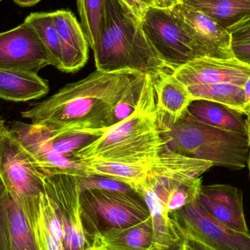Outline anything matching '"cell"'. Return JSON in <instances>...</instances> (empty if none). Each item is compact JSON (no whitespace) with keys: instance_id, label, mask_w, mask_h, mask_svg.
Returning a JSON list of instances; mask_svg holds the SVG:
<instances>
[{"instance_id":"obj_1","label":"cell","mask_w":250,"mask_h":250,"mask_svg":"<svg viewBox=\"0 0 250 250\" xmlns=\"http://www.w3.org/2000/svg\"><path fill=\"white\" fill-rule=\"evenodd\" d=\"M146 76L132 70H96L82 80L67 83L21 116L32 124L58 130L105 131L115 125L117 105Z\"/></svg>"},{"instance_id":"obj_2","label":"cell","mask_w":250,"mask_h":250,"mask_svg":"<svg viewBox=\"0 0 250 250\" xmlns=\"http://www.w3.org/2000/svg\"><path fill=\"white\" fill-rule=\"evenodd\" d=\"M164 146L157 122L154 82L146 75L133 113L76 151L73 157L82 164L104 161L147 165L158 157Z\"/></svg>"},{"instance_id":"obj_3","label":"cell","mask_w":250,"mask_h":250,"mask_svg":"<svg viewBox=\"0 0 250 250\" xmlns=\"http://www.w3.org/2000/svg\"><path fill=\"white\" fill-rule=\"evenodd\" d=\"M97 70H132L155 78L173 70L143 30L141 20L123 0H105V21L93 46Z\"/></svg>"},{"instance_id":"obj_4","label":"cell","mask_w":250,"mask_h":250,"mask_svg":"<svg viewBox=\"0 0 250 250\" xmlns=\"http://www.w3.org/2000/svg\"><path fill=\"white\" fill-rule=\"evenodd\" d=\"M165 145L173 152L211 162L233 170L245 168L250 153L246 133L225 130L199 121L186 112L161 131Z\"/></svg>"},{"instance_id":"obj_5","label":"cell","mask_w":250,"mask_h":250,"mask_svg":"<svg viewBox=\"0 0 250 250\" xmlns=\"http://www.w3.org/2000/svg\"><path fill=\"white\" fill-rule=\"evenodd\" d=\"M10 129L42 174L71 173L85 176L84 166L73 154L95 141L105 131L76 132L15 122Z\"/></svg>"},{"instance_id":"obj_6","label":"cell","mask_w":250,"mask_h":250,"mask_svg":"<svg viewBox=\"0 0 250 250\" xmlns=\"http://www.w3.org/2000/svg\"><path fill=\"white\" fill-rule=\"evenodd\" d=\"M80 205L82 225L92 245L99 233L135 226L151 217L136 192L86 189L81 192Z\"/></svg>"},{"instance_id":"obj_7","label":"cell","mask_w":250,"mask_h":250,"mask_svg":"<svg viewBox=\"0 0 250 250\" xmlns=\"http://www.w3.org/2000/svg\"><path fill=\"white\" fill-rule=\"evenodd\" d=\"M0 176L10 196L34 226L43 192V179L32 157L10 129L0 137Z\"/></svg>"},{"instance_id":"obj_8","label":"cell","mask_w":250,"mask_h":250,"mask_svg":"<svg viewBox=\"0 0 250 250\" xmlns=\"http://www.w3.org/2000/svg\"><path fill=\"white\" fill-rule=\"evenodd\" d=\"M141 25L148 41L173 71L204 57L170 8L147 7Z\"/></svg>"},{"instance_id":"obj_9","label":"cell","mask_w":250,"mask_h":250,"mask_svg":"<svg viewBox=\"0 0 250 250\" xmlns=\"http://www.w3.org/2000/svg\"><path fill=\"white\" fill-rule=\"evenodd\" d=\"M43 192L55 211L65 250H85L92 246L81 217L79 175L71 173L42 174Z\"/></svg>"},{"instance_id":"obj_10","label":"cell","mask_w":250,"mask_h":250,"mask_svg":"<svg viewBox=\"0 0 250 250\" xmlns=\"http://www.w3.org/2000/svg\"><path fill=\"white\" fill-rule=\"evenodd\" d=\"M182 238H190L213 250H250V233L230 229L214 220L198 201L170 214Z\"/></svg>"},{"instance_id":"obj_11","label":"cell","mask_w":250,"mask_h":250,"mask_svg":"<svg viewBox=\"0 0 250 250\" xmlns=\"http://www.w3.org/2000/svg\"><path fill=\"white\" fill-rule=\"evenodd\" d=\"M54 60L35 28L26 21L0 33V70L36 73Z\"/></svg>"},{"instance_id":"obj_12","label":"cell","mask_w":250,"mask_h":250,"mask_svg":"<svg viewBox=\"0 0 250 250\" xmlns=\"http://www.w3.org/2000/svg\"><path fill=\"white\" fill-rule=\"evenodd\" d=\"M204 57L234 58L232 40L227 29L205 13L185 4L170 7Z\"/></svg>"},{"instance_id":"obj_13","label":"cell","mask_w":250,"mask_h":250,"mask_svg":"<svg viewBox=\"0 0 250 250\" xmlns=\"http://www.w3.org/2000/svg\"><path fill=\"white\" fill-rule=\"evenodd\" d=\"M187 86L229 83L244 86L250 77V65L236 58L204 57L179 66L173 71Z\"/></svg>"},{"instance_id":"obj_14","label":"cell","mask_w":250,"mask_h":250,"mask_svg":"<svg viewBox=\"0 0 250 250\" xmlns=\"http://www.w3.org/2000/svg\"><path fill=\"white\" fill-rule=\"evenodd\" d=\"M197 201L214 220L238 231L250 233L242 191L223 184L202 185Z\"/></svg>"},{"instance_id":"obj_15","label":"cell","mask_w":250,"mask_h":250,"mask_svg":"<svg viewBox=\"0 0 250 250\" xmlns=\"http://www.w3.org/2000/svg\"><path fill=\"white\" fill-rule=\"evenodd\" d=\"M62 51L61 71L75 73L86 64L89 43L76 16L70 10L52 12Z\"/></svg>"},{"instance_id":"obj_16","label":"cell","mask_w":250,"mask_h":250,"mask_svg":"<svg viewBox=\"0 0 250 250\" xmlns=\"http://www.w3.org/2000/svg\"><path fill=\"white\" fill-rule=\"evenodd\" d=\"M156 93L157 122L160 130L175 124L193 101L188 86L171 72H164L152 78Z\"/></svg>"},{"instance_id":"obj_17","label":"cell","mask_w":250,"mask_h":250,"mask_svg":"<svg viewBox=\"0 0 250 250\" xmlns=\"http://www.w3.org/2000/svg\"><path fill=\"white\" fill-rule=\"evenodd\" d=\"M92 246L105 250H154L151 217L135 226L99 233Z\"/></svg>"},{"instance_id":"obj_18","label":"cell","mask_w":250,"mask_h":250,"mask_svg":"<svg viewBox=\"0 0 250 250\" xmlns=\"http://www.w3.org/2000/svg\"><path fill=\"white\" fill-rule=\"evenodd\" d=\"M49 91L48 82L38 74L0 70V98L13 102L39 99Z\"/></svg>"},{"instance_id":"obj_19","label":"cell","mask_w":250,"mask_h":250,"mask_svg":"<svg viewBox=\"0 0 250 250\" xmlns=\"http://www.w3.org/2000/svg\"><path fill=\"white\" fill-rule=\"evenodd\" d=\"M191 116L214 127L247 134L245 114L223 104L205 100H195L189 104Z\"/></svg>"},{"instance_id":"obj_20","label":"cell","mask_w":250,"mask_h":250,"mask_svg":"<svg viewBox=\"0 0 250 250\" xmlns=\"http://www.w3.org/2000/svg\"><path fill=\"white\" fill-rule=\"evenodd\" d=\"M188 4L228 29L250 15V0H185Z\"/></svg>"},{"instance_id":"obj_21","label":"cell","mask_w":250,"mask_h":250,"mask_svg":"<svg viewBox=\"0 0 250 250\" xmlns=\"http://www.w3.org/2000/svg\"><path fill=\"white\" fill-rule=\"evenodd\" d=\"M33 228L40 250H65L60 223L44 192L41 195L39 212Z\"/></svg>"},{"instance_id":"obj_22","label":"cell","mask_w":250,"mask_h":250,"mask_svg":"<svg viewBox=\"0 0 250 250\" xmlns=\"http://www.w3.org/2000/svg\"><path fill=\"white\" fill-rule=\"evenodd\" d=\"M193 101L205 100L223 104L246 114V98L244 86L233 83L195 85L188 86Z\"/></svg>"},{"instance_id":"obj_23","label":"cell","mask_w":250,"mask_h":250,"mask_svg":"<svg viewBox=\"0 0 250 250\" xmlns=\"http://www.w3.org/2000/svg\"><path fill=\"white\" fill-rule=\"evenodd\" d=\"M83 165L85 176L96 175L111 178L127 184L132 188L145 180L150 166V164H128L104 161L90 162L83 163Z\"/></svg>"},{"instance_id":"obj_24","label":"cell","mask_w":250,"mask_h":250,"mask_svg":"<svg viewBox=\"0 0 250 250\" xmlns=\"http://www.w3.org/2000/svg\"><path fill=\"white\" fill-rule=\"evenodd\" d=\"M10 250H40L33 226L9 194Z\"/></svg>"},{"instance_id":"obj_25","label":"cell","mask_w":250,"mask_h":250,"mask_svg":"<svg viewBox=\"0 0 250 250\" xmlns=\"http://www.w3.org/2000/svg\"><path fill=\"white\" fill-rule=\"evenodd\" d=\"M24 21L30 23L38 32L40 38L46 46L54 60V67L59 70L62 67V51L60 39L56 29L52 12L32 13Z\"/></svg>"},{"instance_id":"obj_26","label":"cell","mask_w":250,"mask_h":250,"mask_svg":"<svg viewBox=\"0 0 250 250\" xmlns=\"http://www.w3.org/2000/svg\"><path fill=\"white\" fill-rule=\"evenodd\" d=\"M81 25L92 48L105 21V0H77Z\"/></svg>"},{"instance_id":"obj_27","label":"cell","mask_w":250,"mask_h":250,"mask_svg":"<svg viewBox=\"0 0 250 250\" xmlns=\"http://www.w3.org/2000/svg\"><path fill=\"white\" fill-rule=\"evenodd\" d=\"M200 177L182 179L173 184L166 192V207L169 215L196 201L202 186Z\"/></svg>"},{"instance_id":"obj_28","label":"cell","mask_w":250,"mask_h":250,"mask_svg":"<svg viewBox=\"0 0 250 250\" xmlns=\"http://www.w3.org/2000/svg\"><path fill=\"white\" fill-rule=\"evenodd\" d=\"M79 185H80L81 192L92 189L126 192H135V189L127 184L111 179V178L96 176V175L79 176Z\"/></svg>"},{"instance_id":"obj_29","label":"cell","mask_w":250,"mask_h":250,"mask_svg":"<svg viewBox=\"0 0 250 250\" xmlns=\"http://www.w3.org/2000/svg\"><path fill=\"white\" fill-rule=\"evenodd\" d=\"M0 250H10L9 193L0 176Z\"/></svg>"},{"instance_id":"obj_30","label":"cell","mask_w":250,"mask_h":250,"mask_svg":"<svg viewBox=\"0 0 250 250\" xmlns=\"http://www.w3.org/2000/svg\"><path fill=\"white\" fill-rule=\"evenodd\" d=\"M227 29L231 37L232 45L250 44V15Z\"/></svg>"},{"instance_id":"obj_31","label":"cell","mask_w":250,"mask_h":250,"mask_svg":"<svg viewBox=\"0 0 250 250\" xmlns=\"http://www.w3.org/2000/svg\"><path fill=\"white\" fill-rule=\"evenodd\" d=\"M235 58L250 65V44L232 45Z\"/></svg>"},{"instance_id":"obj_32","label":"cell","mask_w":250,"mask_h":250,"mask_svg":"<svg viewBox=\"0 0 250 250\" xmlns=\"http://www.w3.org/2000/svg\"><path fill=\"white\" fill-rule=\"evenodd\" d=\"M184 248L185 250H213L201 242H197L190 238H184Z\"/></svg>"},{"instance_id":"obj_33","label":"cell","mask_w":250,"mask_h":250,"mask_svg":"<svg viewBox=\"0 0 250 250\" xmlns=\"http://www.w3.org/2000/svg\"><path fill=\"white\" fill-rule=\"evenodd\" d=\"M145 7H157V8H170V0H140Z\"/></svg>"},{"instance_id":"obj_34","label":"cell","mask_w":250,"mask_h":250,"mask_svg":"<svg viewBox=\"0 0 250 250\" xmlns=\"http://www.w3.org/2000/svg\"><path fill=\"white\" fill-rule=\"evenodd\" d=\"M184 242L185 240L180 241L169 246L157 247L154 248V250H185Z\"/></svg>"},{"instance_id":"obj_35","label":"cell","mask_w":250,"mask_h":250,"mask_svg":"<svg viewBox=\"0 0 250 250\" xmlns=\"http://www.w3.org/2000/svg\"><path fill=\"white\" fill-rule=\"evenodd\" d=\"M17 5L22 7H29L38 4L41 0H13Z\"/></svg>"},{"instance_id":"obj_36","label":"cell","mask_w":250,"mask_h":250,"mask_svg":"<svg viewBox=\"0 0 250 250\" xmlns=\"http://www.w3.org/2000/svg\"><path fill=\"white\" fill-rule=\"evenodd\" d=\"M244 89H245V98H246L247 113V111L250 108V77L248 79L245 85H244Z\"/></svg>"},{"instance_id":"obj_37","label":"cell","mask_w":250,"mask_h":250,"mask_svg":"<svg viewBox=\"0 0 250 250\" xmlns=\"http://www.w3.org/2000/svg\"><path fill=\"white\" fill-rule=\"evenodd\" d=\"M247 135H248V143H249L250 153V108L247 111L246 114Z\"/></svg>"},{"instance_id":"obj_38","label":"cell","mask_w":250,"mask_h":250,"mask_svg":"<svg viewBox=\"0 0 250 250\" xmlns=\"http://www.w3.org/2000/svg\"><path fill=\"white\" fill-rule=\"evenodd\" d=\"M9 129H7V126H5L4 120L0 117V137L7 133Z\"/></svg>"},{"instance_id":"obj_39","label":"cell","mask_w":250,"mask_h":250,"mask_svg":"<svg viewBox=\"0 0 250 250\" xmlns=\"http://www.w3.org/2000/svg\"><path fill=\"white\" fill-rule=\"evenodd\" d=\"M185 0H170V5L171 7L178 4H183Z\"/></svg>"},{"instance_id":"obj_40","label":"cell","mask_w":250,"mask_h":250,"mask_svg":"<svg viewBox=\"0 0 250 250\" xmlns=\"http://www.w3.org/2000/svg\"><path fill=\"white\" fill-rule=\"evenodd\" d=\"M247 166H248V168H249L250 175V153H249V156H248V165Z\"/></svg>"},{"instance_id":"obj_41","label":"cell","mask_w":250,"mask_h":250,"mask_svg":"<svg viewBox=\"0 0 250 250\" xmlns=\"http://www.w3.org/2000/svg\"><path fill=\"white\" fill-rule=\"evenodd\" d=\"M85 250H97L95 249V248H94L93 246H91V247H89V248H87V249Z\"/></svg>"},{"instance_id":"obj_42","label":"cell","mask_w":250,"mask_h":250,"mask_svg":"<svg viewBox=\"0 0 250 250\" xmlns=\"http://www.w3.org/2000/svg\"><path fill=\"white\" fill-rule=\"evenodd\" d=\"M94 248H95V249H96L97 250H104V249H101V248H95V247H94Z\"/></svg>"},{"instance_id":"obj_43","label":"cell","mask_w":250,"mask_h":250,"mask_svg":"<svg viewBox=\"0 0 250 250\" xmlns=\"http://www.w3.org/2000/svg\"><path fill=\"white\" fill-rule=\"evenodd\" d=\"M3 1V0H0V1Z\"/></svg>"}]
</instances>
